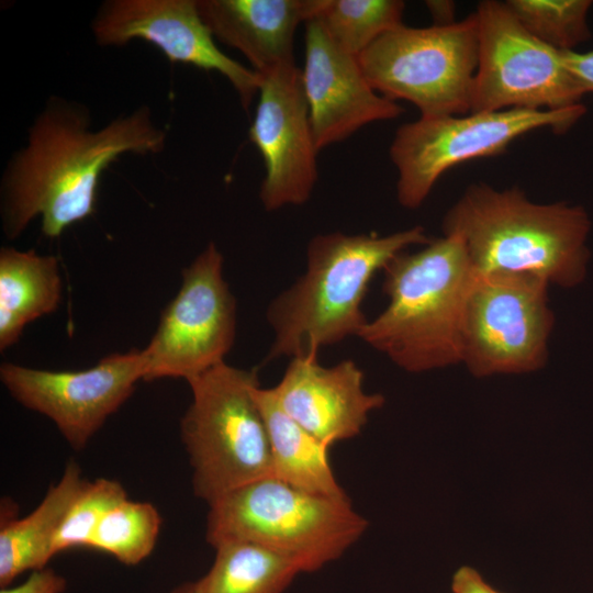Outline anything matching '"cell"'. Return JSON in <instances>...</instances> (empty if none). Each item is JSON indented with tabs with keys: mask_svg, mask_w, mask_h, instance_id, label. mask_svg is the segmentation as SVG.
<instances>
[{
	"mask_svg": "<svg viewBox=\"0 0 593 593\" xmlns=\"http://www.w3.org/2000/svg\"><path fill=\"white\" fill-rule=\"evenodd\" d=\"M434 25H447L455 21L456 5L452 1H426Z\"/></svg>",
	"mask_w": 593,
	"mask_h": 593,
	"instance_id": "obj_29",
	"label": "cell"
},
{
	"mask_svg": "<svg viewBox=\"0 0 593 593\" xmlns=\"http://www.w3.org/2000/svg\"><path fill=\"white\" fill-rule=\"evenodd\" d=\"M255 396L269 435L272 477L310 493L348 497L329 463V447L288 416L270 389L259 387Z\"/></svg>",
	"mask_w": 593,
	"mask_h": 593,
	"instance_id": "obj_20",
	"label": "cell"
},
{
	"mask_svg": "<svg viewBox=\"0 0 593 593\" xmlns=\"http://www.w3.org/2000/svg\"><path fill=\"white\" fill-rule=\"evenodd\" d=\"M213 37L240 52L258 75L294 65V35L326 0H197Z\"/></svg>",
	"mask_w": 593,
	"mask_h": 593,
	"instance_id": "obj_17",
	"label": "cell"
},
{
	"mask_svg": "<svg viewBox=\"0 0 593 593\" xmlns=\"http://www.w3.org/2000/svg\"><path fill=\"white\" fill-rule=\"evenodd\" d=\"M400 0H326L315 18L332 41L359 56L376 40L403 24Z\"/></svg>",
	"mask_w": 593,
	"mask_h": 593,
	"instance_id": "obj_22",
	"label": "cell"
},
{
	"mask_svg": "<svg viewBox=\"0 0 593 593\" xmlns=\"http://www.w3.org/2000/svg\"><path fill=\"white\" fill-rule=\"evenodd\" d=\"M302 82L318 150L342 142L372 122L396 119L403 108L368 81L358 56L327 35L321 23H305Z\"/></svg>",
	"mask_w": 593,
	"mask_h": 593,
	"instance_id": "obj_15",
	"label": "cell"
},
{
	"mask_svg": "<svg viewBox=\"0 0 593 593\" xmlns=\"http://www.w3.org/2000/svg\"><path fill=\"white\" fill-rule=\"evenodd\" d=\"M478 56L473 12L447 25L402 24L376 40L358 59L377 92L413 103L422 118H440L470 113Z\"/></svg>",
	"mask_w": 593,
	"mask_h": 593,
	"instance_id": "obj_7",
	"label": "cell"
},
{
	"mask_svg": "<svg viewBox=\"0 0 593 593\" xmlns=\"http://www.w3.org/2000/svg\"><path fill=\"white\" fill-rule=\"evenodd\" d=\"M86 479L75 461H69L61 478L26 516L1 523L0 586H9L25 571L47 567L63 522Z\"/></svg>",
	"mask_w": 593,
	"mask_h": 593,
	"instance_id": "obj_18",
	"label": "cell"
},
{
	"mask_svg": "<svg viewBox=\"0 0 593 593\" xmlns=\"http://www.w3.org/2000/svg\"><path fill=\"white\" fill-rule=\"evenodd\" d=\"M568 68L585 93L593 92V49L563 52Z\"/></svg>",
	"mask_w": 593,
	"mask_h": 593,
	"instance_id": "obj_27",
	"label": "cell"
},
{
	"mask_svg": "<svg viewBox=\"0 0 593 593\" xmlns=\"http://www.w3.org/2000/svg\"><path fill=\"white\" fill-rule=\"evenodd\" d=\"M67 580L53 569L45 567L32 571L29 578L15 586L1 588L0 593H63Z\"/></svg>",
	"mask_w": 593,
	"mask_h": 593,
	"instance_id": "obj_26",
	"label": "cell"
},
{
	"mask_svg": "<svg viewBox=\"0 0 593 593\" xmlns=\"http://www.w3.org/2000/svg\"><path fill=\"white\" fill-rule=\"evenodd\" d=\"M192 402L180 422L194 494L209 504L272 477L270 443L255 392L258 370L225 361L188 381Z\"/></svg>",
	"mask_w": 593,
	"mask_h": 593,
	"instance_id": "obj_6",
	"label": "cell"
},
{
	"mask_svg": "<svg viewBox=\"0 0 593 593\" xmlns=\"http://www.w3.org/2000/svg\"><path fill=\"white\" fill-rule=\"evenodd\" d=\"M59 261L14 247L0 249V351L16 344L24 327L55 312L61 301Z\"/></svg>",
	"mask_w": 593,
	"mask_h": 593,
	"instance_id": "obj_19",
	"label": "cell"
},
{
	"mask_svg": "<svg viewBox=\"0 0 593 593\" xmlns=\"http://www.w3.org/2000/svg\"><path fill=\"white\" fill-rule=\"evenodd\" d=\"M475 273L456 235L398 254L383 268L389 303L358 337L410 372L460 363L462 312Z\"/></svg>",
	"mask_w": 593,
	"mask_h": 593,
	"instance_id": "obj_4",
	"label": "cell"
},
{
	"mask_svg": "<svg viewBox=\"0 0 593 593\" xmlns=\"http://www.w3.org/2000/svg\"><path fill=\"white\" fill-rule=\"evenodd\" d=\"M585 113L577 104L556 111L508 109L422 118L402 124L390 145L398 170L396 198L417 209L448 169L475 158L501 155L515 139L540 130L564 133Z\"/></svg>",
	"mask_w": 593,
	"mask_h": 593,
	"instance_id": "obj_8",
	"label": "cell"
},
{
	"mask_svg": "<svg viewBox=\"0 0 593 593\" xmlns=\"http://www.w3.org/2000/svg\"><path fill=\"white\" fill-rule=\"evenodd\" d=\"M430 240L419 225L385 236L315 235L305 273L268 305L275 338L267 359L317 356L321 347L358 336L368 322L361 303L376 272L410 246Z\"/></svg>",
	"mask_w": 593,
	"mask_h": 593,
	"instance_id": "obj_3",
	"label": "cell"
},
{
	"mask_svg": "<svg viewBox=\"0 0 593 593\" xmlns=\"http://www.w3.org/2000/svg\"><path fill=\"white\" fill-rule=\"evenodd\" d=\"M91 33L100 46L142 40L171 63L217 71L235 89L245 110L258 93L260 76L216 46L197 0H105L92 18Z\"/></svg>",
	"mask_w": 593,
	"mask_h": 593,
	"instance_id": "obj_13",
	"label": "cell"
},
{
	"mask_svg": "<svg viewBox=\"0 0 593 593\" xmlns=\"http://www.w3.org/2000/svg\"><path fill=\"white\" fill-rule=\"evenodd\" d=\"M171 593H202L201 580L199 579L193 582H187L176 588Z\"/></svg>",
	"mask_w": 593,
	"mask_h": 593,
	"instance_id": "obj_30",
	"label": "cell"
},
{
	"mask_svg": "<svg viewBox=\"0 0 593 593\" xmlns=\"http://www.w3.org/2000/svg\"><path fill=\"white\" fill-rule=\"evenodd\" d=\"M215 558L202 577V593H283L301 573L289 557L247 541L214 547Z\"/></svg>",
	"mask_w": 593,
	"mask_h": 593,
	"instance_id": "obj_21",
	"label": "cell"
},
{
	"mask_svg": "<svg viewBox=\"0 0 593 593\" xmlns=\"http://www.w3.org/2000/svg\"><path fill=\"white\" fill-rule=\"evenodd\" d=\"M142 349L111 354L79 371H52L12 362L0 380L24 407L48 417L75 450L83 449L143 380Z\"/></svg>",
	"mask_w": 593,
	"mask_h": 593,
	"instance_id": "obj_12",
	"label": "cell"
},
{
	"mask_svg": "<svg viewBox=\"0 0 593 593\" xmlns=\"http://www.w3.org/2000/svg\"><path fill=\"white\" fill-rule=\"evenodd\" d=\"M362 382L350 359L324 367L317 356H307L291 358L270 390L288 416L331 448L359 435L370 413L384 404V396L367 393Z\"/></svg>",
	"mask_w": 593,
	"mask_h": 593,
	"instance_id": "obj_16",
	"label": "cell"
},
{
	"mask_svg": "<svg viewBox=\"0 0 593 593\" xmlns=\"http://www.w3.org/2000/svg\"><path fill=\"white\" fill-rule=\"evenodd\" d=\"M88 108L52 96L27 130L25 144L9 159L0 183L3 235L18 238L36 217L42 233L59 237L96 211L103 171L120 156L164 150L167 130L148 107L91 127Z\"/></svg>",
	"mask_w": 593,
	"mask_h": 593,
	"instance_id": "obj_1",
	"label": "cell"
},
{
	"mask_svg": "<svg viewBox=\"0 0 593 593\" xmlns=\"http://www.w3.org/2000/svg\"><path fill=\"white\" fill-rule=\"evenodd\" d=\"M126 497V491L119 481L105 478L87 480L56 537L55 555L71 548H88L103 516Z\"/></svg>",
	"mask_w": 593,
	"mask_h": 593,
	"instance_id": "obj_25",
	"label": "cell"
},
{
	"mask_svg": "<svg viewBox=\"0 0 593 593\" xmlns=\"http://www.w3.org/2000/svg\"><path fill=\"white\" fill-rule=\"evenodd\" d=\"M474 13L479 56L470 112L556 111L581 103L585 92L564 53L535 37L505 2L481 1Z\"/></svg>",
	"mask_w": 593,
	"mask_h": 593,
	"instance_id": "obj_10",
	"label": "cell"
},
{
	"mask_svg": "<svg viewBox=\"0 0 593 593\" xmlns=\"http://www.w3.org/2000/svg\"><path fill=\"white\" fill-rule=\"evenodd\" d=\"M591 222L582 206L535 203L517 187L469 186L447 211L444 235L458 236L478 273L514 272L571 288L585 277Z\"/></svg>",
	"mask_w": 593,
	"mask_h": 593,
	"instance_id": "obj_2",
	"label": "cell"
},
{
	"mask_svg": "<svg viewBox=\"0 0 593 593\" xmlns=\"http://www.w3.org/2000/svg\"><path fill=\"white\" fill-rule=\"evenodd\" d=\"M205 539L213 548L247 541L314 572L340 558L366 532L348 497L306 492L275 477L242 485L209 504Z\"/></svg>",
	"mask_w": 593,
	"mask_h": 593,
	"instance_id": "obj_5",
	"label": "cell"
},
{
	"mask_svg": "<svg viewBox=\"0 0 593 593\" xmlns=\"http://www.w3.org/2000/svg\"><path fill=\"white\" fill-rule=\"evenodd\" d=\"M549 283L534 275L475 273L461 321V362L475 377L536 371L553 327Z\"/></svg>",
	"mask_w": 593,
	"mask_h": 593,
	"instance_id": "obj_9",
	"label": "cell"
},
{
	"mask_svg": "<svg viewBox=\"0 0 593 593\" xmlns=\"http://www.w3.org/2000/svg\"><path fill=\"white\" fill-rule=\"evenodd\" d=\"M505 3L527 31L558 51H574L591 37L590 0H508Z\"/></svg>",
	"mask_w": 593,
	"mask_h": 593,
	"instance_id": "obj_24",
	"label": "cell"
},
{
	"mask_svg": "<svg viewBox=\"0 0 593 593\" xmlns=\"http://www.w3.org/2000/svg\"><path fill=\"white\" fill-rule=\"evenodd\" d=\"M160 526V515L153 504L126 497L103 516L88 548L136 566L154 550Z\"/></svg>",
	"mask_w": 593,
	"mask_h": 593,
	"instance_id": "obj_23",
	"label": "cell"
},
{
	"mask_svg": "<svg viewBox=\"0 0 593 593\" xmlns=\"http://www.w3.org/2000/svg\"><path fill=\"white\" fill-rule=\"evenodd\" d=\"M452 593H502L491 586L473 568L460 567L452 577Z\"/></svg>",
	"mask_w": 593,
	"mask_h": 593,
	"instance_id": "obj_28",
	"label": "cell"
},
{
	"mask_svg": "<svg viewBox=\"0 0 593 593\" xmlns=\"http://www.w3.org/2000/svg\"><path fill=\"white\" fill-rule=\"evenodd\" d=\"M223 256L211 242L182 270L180 289L161 312L142 349L144 381L187 382L224 362L236 335V301L223 276Z\"/></svg>",
	"mask_w": 593,
	"mask_h": 593,
	"instance_id": "obj_11",
	"label": "cell"
},
{
	"mask_svg": "<svg viewBox=\"0 0 593 593\" xmlns=\"http://www.w3.org/2000/svg\"><path fill=\"white\" fill-rule=\"evenodd\" d=\"M260 76L249 141L262 156L266 175L259 198L266 211L301 205L317 181L316 147L302 69L278 67Z\"/></svg>",
	"mask_w": 593,
	"mask_h": 593,
	"instance_id": "obj_14",
	"label": "cell"
}]
</instances>
